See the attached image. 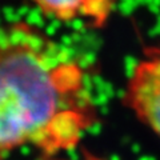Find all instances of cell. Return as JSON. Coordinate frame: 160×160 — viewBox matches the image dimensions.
Here are the masks:
<instances>
[{"label":"cell","mask_w":160,"mask_h":160,"mask_svg":"<svg viewBox=\"0 0 160 160\" xmlns=\"http://www.w3.org/2000/svg\"><path fill=\"white\" fill-rule=\"evenodd\" d=\"M92 118L84 73L62 47L23 22L0 31V160L22 146L72 148Z\"/></svg>","instance_id":"cell-1"},{"label":"cell","mask_w":160,"mask_h":160,"mask_svg":"<svg viewBox=\"0 0 160 160\" xmlns=\"http://www.w3.org/2000/svg\"><path fill=\"white\" fill-rule=\"evenodd\" d=\"M124 103L160 138V49L135 62L124 92Z\"/></svg>","instance_id":"cell-2"},{"label":"cell","mask_w":160,"mask_h":160,"mask_svg":"<svg viewBox=\"0 0 160 160\" xmlns=\"http://www.w3.org/2000/svg\"><path fill=\"white\" fill-rule=\"evenodd\" d=\"M46 16L59 22H71L79 15H84L88 0H33Z\"/></svg>","instance_id":"cell-3"},{"label":"cell","mask_w":160,"mask_h":160,"mask_svg":"<svg viewBox=\"0 0 160 160\" xmlns=\"http://www.w3.org/2000/svg\"><path fill=\"white\" fill-rule=\"evenodd\" d=\"M83 160H104V159L96 158V156H93V155H91V153L86 152V153H84V159H83Z\"/></svg>","instance_id":"cell-4"},{"label":"cell","mask_w":160,"mask_h":160,"mask_svg":"<svg viewBox=\"0 0 160 160\" xmlns=\"http://www.w3.org/2000/svg\"><path fill=\"white\" fill-rule=\"evenodd\" d=\"M147 6H148V8L151 9L153 13H159V12H160V7H159V6H155V4H152V3L147 4Z\"/></svg>","instance_id":"cell-5"},{"label":"cell","mask_w":160,"mask_h":160,"mask_svg":"<svg viewBox=\"0 0 160 160\" xmlns=\"http://www.w3.org/2000/svg\"><path fill=\"white\" fill-rule=\"evenodd\" d=\"M149 3H152V4H155V6H159L160 7V0H149Z\"/></svg>","instance_id":"cell-6"},{"label":"cell","mask_w":160,"mask_h":160,"mask_svg":"<svg viewBox=\"0 0 160 160\" xmlns=\"http://www.w3.org/2000/svg\"><path fill=\"white\" fill-rule=\"evenodd\" d=\"M136 2H138L139 4H148L149 0H136Z\"/></svg>","instance_id":"cell-7"},{"label":"cell","mask_w":160,"mask_h":160,"mask_svg":"<svg viewBox=\"0 0 160 160\" xmlns=\"http://www.w3.org/2000/svg\"><path fill=\"white\" fill-rule=\"evenodd\" d=\"M159 22H160V15H159Z\"/></svg>","instance_id":"cell-8"}]
</instances>
